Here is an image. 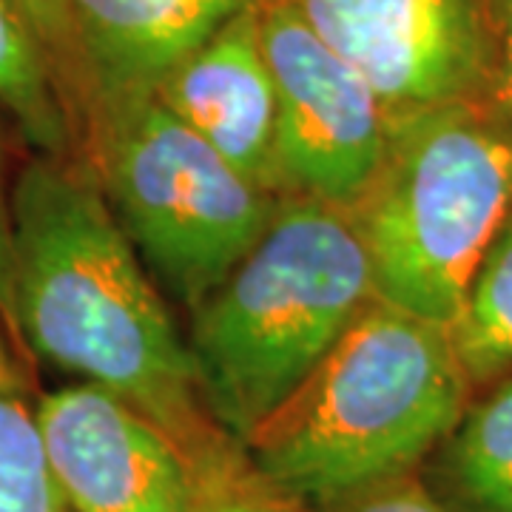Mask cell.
Segmentation results:
<instances>
[{
  "mask_svg": "<svg viewBox=\"0 0 512 512\" xmlns=\"http://www.w3.org/2000/svg\"><path fill=\"white\" fill-rule=\"evenodd\" d=\"M512 214V140L478 103L393 117L390 146L353 208L373 296L453 328Z\"/></svg>",
  "mask_w": 512,
  "mask_h": 512,
  "instance_id": "277c9868",
  "label": "cell"
},
{
  "mask_svg": "<svg viewBox=\"0 0 512 512\" xmlns=\"http://www.w3.org/2000/svg\"><path fill=\"white\" fill-rule=\"evenodd\" d=\"M470 384L450 330L373 296L242 456L276 493L328 510L413 473L453 433Z\"/></svg>",
  "mask_w": 512,
  "mask_h": 512,
  "instance_id": "7a4b0ae2",
  "label": "cell"
},
{
  "mask_svg": "<svg viewBox=\"0 0 512 512\" xmlns=\"http://www.w3.org/2000/svg\"><path fill=\"white\" fill-rule=\"evenodd\" d=\"M441 476L456 512H512V376L464 407L441 441Z\"/></svg>",
  "mask_w": 512,
  "mask_h": 512,
  "instance_id": "4fadbf2b",
  "label": "cell"
},
{
  "mask_svg": "<svg viewBox=\"0 0 512 512\" xmlns=\"http://www.w3.org/2000/svg\"><path fill=\"white\" fill-rule=\"evenodd\" d=\"M348 60L390 117L476 103L487 0H279Z\"/></svg>",
  "mask_w": 512,
  "mask_h": 512,
  "instance_id": "52a82bcc",
  "label": "cell"
},
{
  "mask_svg": "<svg viewBox=\"0 0 512 512\" xmlns=\"http://www.w3.org/2000/svg\"><path fill=\"white\" fill-rule=\"evenodd\" d=\"M154 97L239 174L279 194L276 86L259 37L256 0L165 74Z\"/></svg>",
  "mask_w": 512,
  "mask_h": 512,
  "instance_id": "9c48e42d",
  "label": "cell"
},
{
  "mask_svg": "<svg viewBox=\"0 0 512 512\" xmlns=\"http://www.w3.org/2000/svg\"><path fill=\"white\" fill-rule=\"evenodd\" d=\"M18 3L26 20H29V26H32V32H35L43 55L52 66V72H55L60 92L66 97V106L72 111L74 126H77V134H80V120H77L80 80H77V52H74V37L72 26H69V15H66V3L63 0H18Z\"/></svg>",
  "mask_w": 512,
  "mask_h": 512,
  "instance_id": "e0dca14e",
  "label": "cell"
},
{
  "mask_svg": "<svg viewBox=\"0 0 512 512\" xmlns=\"http://www.w3.org/2000/svg\"><path fill=\"white\" fill-rule=\"evenodd\" d=\"M40 430L74 512H200V473L154 421L97 384L40 396Z\"/></svg>",
  "mask_w": 512,
  "mask_h": 512,
  "instance_id": "ba28073f",
  "label": "cell"
},
{
  "mask_svg": "<svg viewBox=\"0 0 512 512\" xmlns=\"http://www.w3.org/2000/svg\"><path fill=\"white\" fill-rule=\"evenodd\" d=\"M9 322L29 356L148 416L200 478L242 456L208 416L188 342L80 154H32L12 180Z\"/></svg>",
  "mask_w": 512,
  "mask_h": 512,
  "instance_id": "6da1fadb",
  "label": "cell"
},
{
  "mask_svg": "<svg viewBox=\"0 0 512 512\" xmlns=\"http://www.w3.org/2000/svg\"><path fill=\"white\" fill-rule=\"evenodd\" d=\"M373 299L350 208L282 197L265 234L191 311L188 350L211 421L239 450Z\"/></svg>",
  "mask_w": 512,
  "mask_h": 512,
  "instance_id": "3957f363",
  "label": "cell"
},
{
  "mask_svg": "<svg viewBox=\"0 0 512 512\" xmlns=\"http://www.w3.org/2000/svg\"><path fill=\"white\" fill-rule=\"evenodd\" d=\"M276 86V188L356 208L390 146L393 117L376 89L279 0H256Z\"/></svg>",
  "mask_w": 512,
  "mask_h": 512,
  "instance_id": "8992f818",
  "label": "cell"
},
{
  "mask_svg": "<svg viewBox=\"0 0 512 512\" xmlns=\"http://www.w3.org/2000/svg\"><path fill=\"white\" fill-rule=\"evenodd\" d=\"M248 467L245 456L200 478V512H302Z\"/></svg>",
  "mask_w": 512,
  "mask_h": 512,
  "instance_id": "9a60e30c",
  "label": "cell"
},
{
  "mask_svg": "<svg viewBox=\"0 0 512 512\" xmlns=\"http://www.w3.org/2000/svg\"><path fill=\"white\" fill-rule=\"evenodd\" d=\"M0 111L32 154H80L72 111L18 0H0Z\"/></svg>",
  "mask_w": 512,
  "mask_h": 512,
  "instance_id": "7c38bea8",
  "label": "cell"
},
{
  "mask_svg": "<svg viewBox=\"0 0 512 512\" xmlns=\"http://www.w3.org/2000/svg\"><path fill=\"white\" fill-rule=\"evenodd\" d=\"M476 103L512 140V0H487V74Z\"/></svg>",
  "mask_w": 512,
  "mask_h": 512,
  "instance_id": "2e32d148",
  "label": "cell"
},
{
  "mask_svg": "<svg viewBox=\"0 0 512 512\" xmlns=\"http://www.w3.org/2000/svg\"><path fill=\"white\" fill-rule=\"evenodd\" d=\"M9 282H12V180L6 168V146L0 137V311L9 319Z\"/></svg>",
  "mask_w": 512,
  "mask_h": 512,
  "instance_id": "d6986e66",
  "label": "cell"
},
{
  "mask_svg": "<svg viewBox=\"0 0 512 512\" xmlns=\"http://www.w3.org/2000/svg\"><path fill=\"white\" fill-rule=\"evenodd\" d=\"M26 348L0 311V512H60Z\"/></svg>",
  "mask_w": 512,
  "mask_h": 512,
  "instance_id": "8fae6325",
  "label": "cell"
},
{
  "mask_svg": "<svg viewBox=\"0 0 512 512\" xmlns=\"http://www.w3.org/2000/svg\"><path fill=\"white\" fill-rule=\"evenodd\" d=\"M77 52V120L154 94L185 55L254 0H63Z\"/></svg>",
  "mask_w": 512,
  "mask_h": 512,
  "instance_id": "30bf717a",
  "label": "cell"
},
{
  "mask_svg": "<svg viewBox=\"0 0 512 512\" xmlns=\"http://www.w3.org/2000/svg\"><path fill=\"white\" fill-rule=\"evenodd\" d=\"M83 157L151 276L188 311L237 268L282 202L154 94L94 111L83 128Z\"/></svg>",
  "mask_w": 512,
  "mask_h": 512,
  "instance_id": "5b68a950",
  "label": "cell"
},
{
  "mask_svg": "<svg viewBox=\"0 0 512 512\" xmlns=\"http://www.w3.org/2000/svg\"><path fill=\"white\" fill-rule=\"evenodd\" d=\"M60 512H74V510H69V507H63V510H60Z\"/></svg>",
  "mask_w": 512,
  "mask_h": 512,
  "instance_id": "ffe728a7",
  "label": "cell"
},
{
  "mask_svg": "<svg viewBox=\"0 0 512 512\" xmlns=\"http://www.w3.org/2000/svg\"><path fill=\"white\" fill-rule=\"evenodd\" d=\"M450 336L470 382L512 373V214L478 265Z\"/></svg>",
  "mask_w": 512,
  "mask_h": 512,
  "instance_id": "5bb4252c",
  "label": "cell"
},
{
  "mask_svg": "<svg viewBox=\"0 0 512 512\" xmlns=\"http://www.w3.org/2000/svg\"><path fill=\"white\" fill-rule=\"evenodd\" d=\"M325 512H456L430 493L413 473L373 484L336 501Z\"/></svg>",
  "mask_w": 512,
  "mask_h": 512,
  "instance_id": "ac0fdd59",
  "label": "cell"
}]
</instances>
